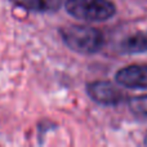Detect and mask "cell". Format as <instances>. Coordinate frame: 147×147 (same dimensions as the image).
I'll use <instances>...</instances> for the list:
<instances>
[{"label":"cell","mask_w":147,"mask_h":147,"mask_svg":"<svg viewBox=\"0 0 147 147\" xmlns=\"http://www.w3.org/2000/svg\"><path fill=\"white\" fill-rule=\"evenodd\" d=\"M59 35L66 47L80 54H94L101 51L105 44L103 34L92 26H65L59 28Z\"/></svg>","instance_id":"1"},{"label":"cell","mask_w":147,"mask_h":147,"mask_svg":"<svg viewBox=\"0 0 147 147\" xmlns=\"http://www.w3.org/2000/svg\"><path fill=\"white\" fill-rule=\"evenodd\" d=\"M65 8L74 18L86 22L106 21L116 13V7L110 0H66Z\"/></svg>","instance_id":"2"},{"label":"cell","mask_w":147,"mask_h":147,"mask_svg":"<svg viewBox=\"0 0 147 147\" xmlns=\"http://www.w3.org/2000/svg\"><path fill=\"white\" fill-rule=\"evenodd\" d=\"M89 97L101 105H117L123 101V92L110 81H93L86 86Z\"/></svg>","instance_id":"3"},{"label":"cell","mask_w":147,"mask_h":147,"mask_svg":"<svg viewBox=\"0 0 147 147\" xmlns=\"http://www.w3.org/2000/svg\"><path fill=\"white\" fill-rule=\"evenodd\" d=\"M115 80L119 85L130 89H147V65H132L116 72Z\"/></svg>","instance_id":"4"},{"label":"cell","mask_w":147,"mask_h":147,"mask_svg":"<svg viewBox=\"0 0 147 147\" xmlns=\"http://www.w3.org/2000/svg\"><path fill=\"white\" fill-rule=\"evenodd\" d=\"M120 52L124 54H138L147 52V31H138L120 43Z\"/></svg>","instance_id":"5"},{"label":"cell","mask_w":147,"mask_h":147,"mask_svg":"<svg viewBox=\"0 0 147 147\" xmlns=\"http://www.w3.org/2000/svg\"><path fill=\"white\" fill-rule=\"evenodd\" d=\"M13 4L32 12L48 13L56 12L61 8L65 0H10Z\"/></svg>","instance_id":"6"},{"label":"cell","mask_w":147,"mask_h":147,"mask_svg":"<svg viewBox=\"0 0 147 147\" xmlns=\"http://www.w3.org/2000/svg\"><path fill=\"white\" fill-rule=\"evenodd\" d=\"M129 107L133 114L138 116H147V94L130 98Z\"/></svg>","instance_id":"7"},{"label":"cell","mask_w":147,"mask_h":147,"mask_svg":"<svg viewBox=\"0 0 147 147\" xmlns=\"http://www.w3.org/2000/svg\"><path fill=\"white\" fill-rule=\"evenodd\" d=\"M145 145H147V133H146V137H145Z\"/></svg>","instance_id":"8"}]
</instances>
